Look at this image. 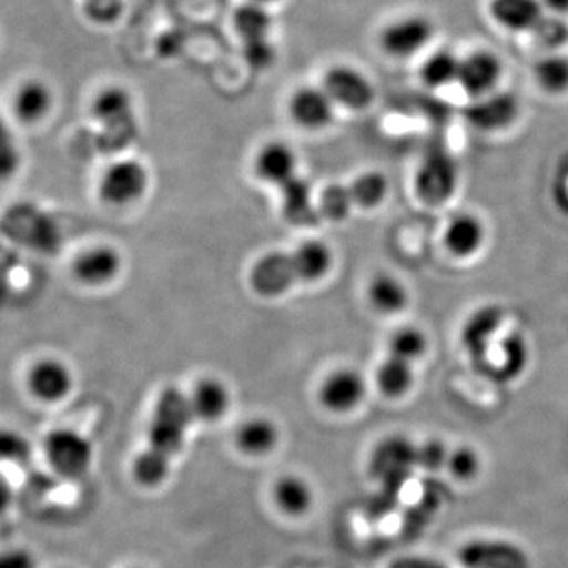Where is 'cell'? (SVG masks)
<instances>
[{
	"label": "cell",
	"mask_w": 568,
	"mask_h": 568,
	"mask_svg": "<svg viewBox=\"0 0 568 568\" xmlns=\"http://www.w3.org/2000/svg\"><path fill=\"white\" fill-rule=\"evenodd\" d=\"M194 417L190 396L182 394L179 388H164L156 399L149 440L151 447L162 452L168 457L179 454L185 440V433Z\"/></svg>",
	"instance_id": "cell-1"
},
{
	"label": "cell",
	"mask_w": 568,
	"mask_h": 568,
	"mask_svg": "<svg viewBox=\"0 0 568 568\" xmlns=\"http://www.w3.org/2000/svg\"><path fill=\"white\" fill-rule=\"evenodd\" d=\"M44 455L54 473L77 480L84 477L92 466L93 447L88 437L74 429H52L44 439Z\"/></svg>",
	"instance_id": "cell-2"
},
{
	"label": "cell",
	"mask_w": 568,
	"mask_h": 568,
	"mask_svg": "<svg viewBox=\"0 0 568 568\" xmlns=\"http://www.w3.org/2000/svg\"><path fill=\"white\" fill-rule=\"evenodd\" d=\"M417 466V446L402 435L381 440L369 459V470L387 488L398 489Z\"/></svg>",
	"instance_id": "cell-3"
},
{
	"label": "cell",
	"mask_w": 568,
	"mask_h": 568,
	"mask_svg": "<svg viewBox=\"0 0 568 568\" xmlns=\"http://www.w3.org/2000/svg\"><path fill=\"white\" fill-rule=\"evenodd\" d=\"M478 369L493 381L508 383L517 379L529 364V345L525 336L510 332L497 336L477 358H474Z\"/></svg>",
	"instance_id": "cell-4"
},
{
	"label": "cell",
	"mask_w": 568,
	"mask_h": 568,
	"mask_svg": "<svg viewBox=\"0 0 568 568\" xmlns=\"http://www.w3.org/2000/svg\"><path fill=\"white\" fill-rule=\"evenodd\" d=\"M436 28L425 14H406L388 22L381 31V50L388 58L410 59L422 51L435 39Z\"/></svg>",
	"instance_id": "cell-5"
},
{
	"label": "cell",
	"mask_w": 568,
	"mask_h": 568,
	"mask_svg": "<svg viewBox=\"0 0 568 568\" xmlns=\"http://www.w3.org/2000/svg\"><path fill=\"white\" fill-rule=\"evenodd\" d=\"M458 189V164L444 151L429 152L416 174V193L422 203L446 204Z\"/></svg>",
	"instance_id": "cell-6"
},
{
	"label": "cell",
	"mask_w": 568,
	"mask_h": 568,
	"mask_svg": "<svg viewBox=\"0 0 568 568\" xmlns=\"http://www.w3.org/2000/svg\"><path fill=\"white\" fill-rule=\"evenodd\" d=\"M459 562L465 568H534L525 548L500 538H477L459 549Z\"/></svg>",
	"instance_id": "cell-7"
},
{
	"label": "cell",
	"mask_w": 568,
	"mask_h": 568,
	"mask_svg": "<svg viewBox=\"0 0 568 568\" xmlns=\"http://www.w3.org/2000/svg\"><path fill=\"white\" fill-rule=\"evenodd\" d=\"M323 89L332 102L346 110H366L375 100V85L369 78L347 63H338L325 71Z\"/></svg>",
	"instance_id": "cell-8"
},
{
	"label": "cell",
	"mask_w": 568,
	"mask_h": 568,
	"mask_svg": "<svg viewBox=\"0 0 568 568\" xmlns=\"http://www.w3.org/2000/svg\"><path fill=\"white\" fill-rule=\"evenodd\" d=\"M463 115L470 126L485 133L500 132L514 125L519 115V102L511 92L499 91L474 99Z\"/></svg>",
	"instance_id": "cell-9"
},
{
	"label": "cell",
	"mask_w": 568,
	"mask_h": 568,
	"mask_svg": "<svg viewBox=\"0 0 568 568\" xmlns=\"http://www.w3.org/2000/svg\"><path fill=\"white\" fill-rule=\"evenodd\" d=\"M503 74L504 63L496 52L476 50L462 58L458 84L470 99H480L497 91Z\"/></svg>",
	"instance_id": "cell-10"
},
{
	"label": "cell",
	"mask_w": 568,
	"mask_h": 568,
	"mask_svg": "<svg viewBox=\"0 0 568 568\" xmlns=\"http://www.w3.org/2000/svg\"><path fill=\"white\" fill-rule=\"evenodd\" d=\"M149 185V174L141 163L125 160L112 164L100 182V197L106 204L126 205L140 200Z\"/></svg>",
	"instance_id": "cell-11"
},
{
	"label": "cell",
	"mask_w": 568,
	"mask_h": 568,
	"mask_svg": "<svg viewBox=\"0 0 568 568\" xmlns=\"http://www.w3.org/2000/svg\"><path fill=\"white\" fill-rule=\"evenodd\" d=\"M253 290L264 297H276L298 282L293 254L268 253L253 265L250 275Z\"/></svg>",
	"instance_id": "cell-12"
},
{
	"label": "cell",
	"mask_w": 568,
	"mask_h": 568,
	"mask_svg": "<svg viewBox=\"0 0 568 568\" xmlns=\"http://www.w3.org/2000/svg\"><path fill=\"white\" fill-rule=\"evenodd\" d=\"M28 386L40 402L58 403L70 394L73 376L69 366L58 358H41L29 372Z\"/></svg>",
	"instance_id": "cell-13"
},
{
	"label": "cell",
	"mask_w": 568,
	"mask_h": 568,
	"mask_svg": "<svg viewBox=\"0 0 568 568\" xmlns=\"http://www.w3.org/2000/svg\"><path fill=\"white\" fill-rule=\"evenodd\" d=\"M366 395V384L361 373L343 368L332 373L324 381L320 396L323 405L332 413H349L355 409Z\"/></svg>",
	"instance_id": "cell-14"
},
{
	"label": "cell",
	"mask_w": 568,
	"mask_h": 568,
	"mask_svg": "<svg viewBox=\"0 0 568 568\" xmlns=\"http://www.w3.org/2000/svg\"><path fill=\"white\" fill-rule=\"evenodd\" d=\"M336 104L332 102L323 85H305L294 92L290 111L295 123L306 130H321L334 121Z\"/></svg>",
	"instance_id": "cell-15"
},
{
	"label": "cell",
	"mask_w": 568,
	"mask_h": 568,
	"mask_svg": "<svg viewBox=\"0 0 568 568\" xmlns=\"http://www.w3.org/2000/svg\"><path fill=\"white\" fill-rule=\"evenodd\" d=\"M489 17L508 32H532L547 13L541 0H489Z\"/></svg>",
	"instance_id": "cell-16"
},
{
	"label": "cell",
	"mask_w": 568,
	"mask_h": 568,
	"mask_svg": "<svg viewBox=\"0 0 568 568\" xmlns=\"http://www.w3.org/2000/svg\"><path fill=\"white\" fill-rule=\"evenodd\" d=\"M504 323L500 306L487 305L478 308L463 325L462 343L470 357L477 358L499 336Z\"/></svg>",
	"instance_id": "cell-17"
},
{
	"label": "cell",
	"mask_w": 568,
	"mask_h": 568,
	"mask_svg": "<svg viewBox=\"0 0 568 568\" xmlns=\"http://www.w3.org/2000/svg\"><path fill=\"white\" fill-rule=\"evenodd\" d=\"M122 260L111 246H95L74 261V276L88 286L106 284L121 272Z\"/></svg>",
	"instance_id": "cell-18"
},
{
	"label": "cell",
	"mask_w": 568,
	"mask_h": 568,
	"mask_svg": "<svg viewBox=\"0 0 568 568\" xmlns=\"http://www.w3.org/2000/svg\"><path fill=\"white\" fill-rule=\"evenodd\" d=\"M284 219L294 226H315L321 222L320 209L313 204L312 185L304 178L294 175L282 185Z\"/></svg>",
	"instance_id": "cell-19"
},
{
	"label": "cell",
	"mask_w": 568,
	"mask_h": 568,
	"mask_svg": "<svg viewBox=\"0 0 568 568\" xmlns=\"http://www.w3.org/2000/svg\"><path fill=\"white\" fill-rule=\"evenodd\" d=\"M485 226L473 213H459L447 224L444 244L457 257L474 256L484 246Z\"/></svg>",
	"instance_id": "cell-20"
},
{
	"label": "cell",
	"mask_w": 568,
	"mask_h": 568,
	"mask_svg": "<svg viewBox=\"0 0 568 568\" xmlns=\"http://www.w3.org/2000/svg\"><path fill=\"white\" fill-rule=\"evenodd\" d=\"M54 97L47 82L28 80L22 82L13 97V111L18 121L33 125L50 114Z\"/></svg>",
	"instance_id": "cell-21"
},
{
	"label": "cell",
	"mask_w": 568,
	"mask_h": 568,
	"mask_svg": "<svg viewBox=\"0 0 568 568\" xmlns=\"http://www.w3.org/2000/svg\"><path fill=\"white\" fill-rule=\"evenodd\" d=\"M295 168L297 156L293 149L282 141L268 142L261 149L256 159V170L261 179L280 186L294 178Z\"/></svg>",
	"instance_id": "cell-22"
},
{
	"label": "cell",
	"mask_w": 568,
	"mask_h": 568,
	"mask_svg": "<svg viewBox=\"0 0 568 568\" xmlns=\"http://www.w3.org/2000/svg\"><path fill=\"white\" fill-rule=\"evenodd\" d=\"M190 402H192L194 417L200 420L215 422L222 418L230 407V392L222 381L207 377L194 387Z\"/></svg>",
	"instance_id": "cell-23"
},
{
	"label": "cell",
	"mask_w": 568,
	"mask_h": 568,
	"mask_svg": "<svg viewBox=\"0 0 568 568\" xmlns=\"http://www.w3.org/2000/svg\"><path fill=\"white\" fill-rule=\"evenodd\" d=\"M293 254L298 282H317L331 271L334 254L328 245L321 241H308L298 246Z\"/></svg>",
	"instance_id": "cell-24"
},
{
	"label": "cell",
	"mask_w": 568,
	"mask_h": 568,
	"mask_svg": "<svg viewBox=\"0 0 568 568\" xmlns=\"http://www.w3.org/2000/svg\"><path fill=\"white\" fill-rule=\"evenodd\" d=\"M372 305L383 315L403 312L409 302L405 284L394 275L379 274L372 280L368 287Z\"/></svg>",
	"instance_id": "cell-25"
},
{
	"label": "cell",
	"mask_w": 568,
	"mask_h": 568,
	"mask_svg": "<svg viewBox=\"0 0 568 568\" xmlns=\"http://www.w3.org/2000/svg\"><path fill=\"white\" fill-rule=\"evenodd\" d=\"M459 63H462V58H458L454 51L440 48L425 59L418 74L426 88H447V85L458 82Z\"/></svg>",
	"instance_id": "cell-26"
},
{
	"label": "cell",
	"mask_w": 568,
	"mask_h": 568,
	"mask_svg": "<svg viewBox=\"0 0 568 568\" xmlns=\"http://www.w3.org/2000/svg\"><path fill=\"white\" fill-rule=\"evenodd\" d=\"M235 443L245 454L260 457L274 450L278 443V429L268 418H252L237 429Z\"/></svg>",
	"instance_id": "cell-27"
},
{
	"label": "cell",
	"mask_w": 568,
	"mask_h": 568,
	"mask_svg": "<svg viewBox=\"0 0 568 568\" xmlns=\"http://www.w3.org/2000/svg\"><path fill=\"white\" fill-rule=\"evenodd\" d=\"M233 26L239 39L248 43V41L268 39L274 21L267 7L246 0L244 6L234 11Z\"/></svg>",
	"instance_id": "cell-28"
},
{
	"label": "cell",
	"mask_w": 568,
	"mask_h": 568,
	"mask_svg": "<svg viewBox=\"0 0 568 568\" xmlns=\"http://www.w3.org/2000/svg\"><path fill=\"white\" fill-rule=\"evenodd\" d=\"M534 80L549 95L568 92V55L562 52H547L534 65Z\"/></svg>",
	"instance_id": "cell-29"
},
{
	"label": "cell",
	"mask_w": 568,
	"mask_h": 568,
	"mask_svg": "<svg viewBox=\"0 0 568 568\" xmlns=\"http://www.w3.org/2000/svg\"><path fill=\"white\" fill-rule=\"evenodd\" d=\"M92 112L104 125L129 122L133 114V100L122 88H104L92 103Z\"/></svg>",
	"instance_id": "cell-30"
},
{
	"label": "cell",
	"mask_w": 568,
	"mask_h": 568,
	"mask_svg": "<svg viewBox=\"0 0 568 568\" xmlns=\"http://www.w3.org/2000/svg\"><path fill=\"white\" fill-rule=\"evenodd\" d=\"M376 384L387 398H402L414 384L413 364L390 355L377 368Z\"/></svg>",
	"instance_id": "cell-31"
},
{
	"label": "cell",
	"mask_w": 568,
	"mask_h": 568,
	"mask_svg": "<svg viewBox=\"0 0 568 568\" xmlns=\"http://www.w3.org/2000/svg\"><path fill=\"white\" fill-rule=\"evenodd\" d=\"M274 497L276 506L282 508L284 514L304 515L313 504V491L304 478L286 476L280 478L275 484Z\"/></svg>",
	"instance_id": "cell-32"
},
{
	"label": "cell",
	"mask_w": 568,
	"mask_h": 568,
	"mask_svg": "<svg viewBox=\"0 0 568 568\" xmlns=\"http://www.w3.org/2000/svg\"><path fill=\"white\" fill-rule=\"evenodd\" d=\"M170 457L149 447L133 463V476L142 487H159L170 474Z\"/></svg>",
	"instance_id": "cell-33"
},
{
	"label": "cell",
	"mask_w": 568,
	"mask_h": 568,
	"mask_svg": "<svg viewBox=\"0 0 568 568\" xmlns=\"http://www.w3.org/2000/svg\"><path fill=\"white\" fill-rule=\"evenodd\" d=\"M349 190L355 205L362 209H373L386 200L388 181L386 175L372 171V173L358 175L351 183Z\"/></svg>",
	"instance_id": "cell-34"
},
{
	"label": "cell",
	"mask_w": 568,
	"mask_h": 568,
	"mask_svg": "<svg viewBox=\"0 0 568 568\" xmlns=\"http://www.w3.org/2000/svg\"><path fill=\"white\" fill-rule=\"evenodd\" d=\"M534 41L547 52H560L568 44V21L559 14L545 13L530 32Z\"/></svg>",
	"instance_id": "cell-35"
},
{
	"label": "cell",
	"mask_w": 568,
	"mask_h": 568,
	"mask_svg": "<svg viewBox=\"0 0 568 568\" xmlns=\"http://www.w3.org/2000/svg\"><path fill=\"white\" fill-rule=\"evenodd\" d=\"M392 357L402 358V361L413 362L424 357L428 349V338L420 328L407 327L398 328L388 342Z\"/></svg>",
	"instance_id": "cell-36"
},
{
	"label": "cell",
	"mask_w": 568,
	"mask_h": 568,
	"mask_svg": "<svg viewBox=\"0 0 568 568\" xmlns=\"http://www.w3.org/2000/svg\"><path fill=\"white\" fill-rule=\"evenodd\" d=\"M354 205L349 186L331 185L321 193L317 209H320L323 219L331 220V222H343L347 219Z\"/></svg>",
	"instance_id": "cell-37"
},
{
	"label": "cell",
	"mask_w": 568,
	"mask_h": 568,
	"mask_svg": "<svg viewBox=\"0 0 568 568\" xmlns=\"http://www.w3.org/2000/svg\"><path fill=\"white\" fill-rule=\"evenodd\" d=\"M21 166V153L9 122L0 118V182L9 181Z\"/></svg>",
	"instance_id": "cell-38"
},
{
	"label": "cell",
	"mask_w": 568,
	"mask_h": 568,
	"mask_svg": "<svg viewBox=\"0 0 568 568\" xmlns=\"http://www.w3.org/2000/svg\"><path fill=\"white\" fill-rule=\"evenodd\" d=\"M447 470L459 481L474 480L480 474V455L473 447L462 446L450 450L447 459Z\"/></svg>",
	"instance_id": "cell-39"
},
{
	"label": "cell",
	"mask_w": 568,
	"mask_h": 568,
	"mask_svg": "<svg viewBox=\"0 0 568 568\" xmlns=\"http://www.w3.org/2000/svg\"><path fill=\"white\" fill-rule=\"evenodd\" d=\"M125 10V0H82V11L97 26L114 24Z\"/></svg>",
	"instance_id": "cell-40"
},
{
	"label": "cell",
	"mask_w": 568,
	"mask_h": 568,
	"mask_svg": "<svg viewBox=\"0 0 568 568\" xmlns=\"http://www.w3.org/2000/svg\"><path fill=\"white\" fill-rule=\"evenodd\" d=\"M31 457V444L14 429L0 426V462L20 463Z\"/></svg>",
	"instance_id": "cell-41"
},
{
	"label": "cell",
	"mask_w": 568,
	"mask_h": 568,
	"mask_svg": "<svg viewBox=\"0 0 568 568\" xmlns=\"http://www.w3.org/2000/svg\"><path fill=\"white\" fill-rule=\"evenodd\" d=\"M448 450L446 444L439 439H428L417 446V466L422 469L436 473L447 466Z\"/></svg>",
	"instance_id": "cell-42"
},
{
	"label": "cell",
	"mask_w": 568,
	"mask_h": 568,
	"mask_svg": "<svg viewBox=\"0 0 568 568\" xmlns=\"http://www.w3.org/2000/svg\"><path fill=\"white\" fill-rule=\"evenodd\" d=\"M244 58L254 70H265L274 65L276 52L271 40L248 41L244 43Z\"/></svg>",
	"instance_id": "cell-43"
},
{
	"label": "cell",
	"mask_w": 568,
	"mask_h": 568,
	"mask_svg": "<svg viewBox=\"0 0 568 568\" xmlns=\"http://www.w3.org/2000/svg\"><path fill=\"white\" fill-rule=\"evenodd\" d=\"M0 568H37V559L28 549L10 548L0 552Z\"/></svg>",
	"instance_id": "cell-44"
},
{
	"label": "cell",
	"mask_w": 568,
	"mask_h": 568,
	"mask_svg": "<svg viewBox=\"0 0 568 568\" xmlns=\"http://www.w3.org/2000/svg\"><path fill=\"white\" fill-rule=\"evenodd\" d=\"M390 568H448L439 559L428 556H403L390 564Z\"/></svg>",
	"instance_id": "cell-45"
},
{
	"label": "cell",
	"mask_w": 568,
	"mask_h": 568,
	"mask_svg": "<svg viewBox=\"0 0 568 568\" xmlns=\"http://www.w3.org/2000/svg\"><path fill=\"white\" fill-rule=\"evenodd\" d=\"M13 506V488L6 477L0 474V518L6 517Z\"/></svg>",
	"instance_id": "cell-46"
},
{
	"label": "cell",
	"mask_w": 568,
	"mask_h": 568,
	"mask_svg": "<svg viewBox=\"0 0 568 568\" xmlns=\"http://www.w3.org/2000/svg\"><path fill=\"white\" fill-rule=\"evenodd\" d=\"M541 3H544V9L547 13L568 17V0H541Z\"/></svg>",
	"instance_id": "cell-47"
},
{
	"label": "cell",
	"mask_w": 568,
	"mask_h": 568,
	"mask_svg": "<svg viewBox=\"0 0 568 568\" xmlns=\"http://www.w3.org/2000/svg\"><path fill=\"white\" fill-rule=\"evenodd\" d=\"M248 2L260 3V6H272V3L278 2V0H248Z\"/></svg>",
	"instance_id": "cell-48"
}]
</instances>
